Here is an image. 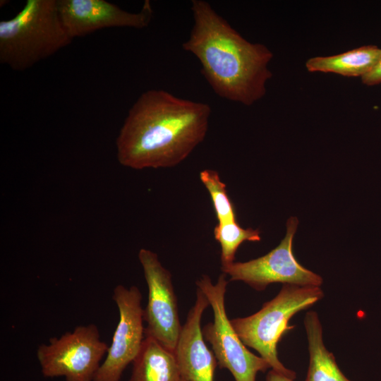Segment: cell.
Listing matches in <instances>:
<instances>
[{"instance_id": "obj_17", "label": "cell", "mask_w": 381, "mask_h": 381, "mask_svg": "<svg viewBox=\"0 0 381 381\" xmlns=\"http://www.w3.org/2000/svg\"><path fill=\"white\" fill-rule=\"evenodd\" d=\"M363 84L372 86L381 83V58L375 66L366 75L361 78Z\"/></svg>"}, {"instance_id": "obj_5", "label": "cell", "mask_w": 381, "mask_h": 381, "mask_svg": "<svg viewBox=\"0 0 381 381\" xmlns=\"http://www.w3.org/2000/svg\"><path fill=\"white\" fill-rule=\"evenodd\" d=\"M229 282L226 274L219 275L215 284L207 274L196 282L211 306L214 320L202 329L204 339L208 341L220 368H226L236 381H255L258 373L266 372L270 366L261 356L250 352L234 330L225 308V294Z\"/></svg>"}, {"instance_id": "obj_7", "label": "cell", "mask_w": 381, "mask_h": 381, "mask_svg": "<svg viewBox=\"0 0 381 381\" xmlns=\"http://www.w3.org/2000/svg\"><path fill=\"white\" fill-rule=\"evenodd\" d=\"M298 224L296 217H290L286 235L275 248L256 259L222 265V271L230 277V281L243 282L257 291H263L272 283L320 286L322 277L303 267L293 254V239Z\"/></svg>"}, {"instance_id": "obj_16", "label": "cell", "mask_w": 381, "mask_h": 381, "mask_svg": "<svg viewBox=\"0 0 381 381\" xmlns=\"http://www.w3.org/2000/svg\"><path fill=\"white\" fill-rule=\"evenodd\" d=\"M200 179L210 194L218 222L236 221L234 205L218 172L212 169L202 170Z\"/></svg>"}, {"instance_id": "obj_8", "label": "cell", "mask_w": 381, "mask_h": 381, "mask_svg": "<svg viewBox=\"0 0 381 381\" xmlns=\"http://www.w3.org/2000/svg\"><path fill=\"white\" fill-rule=\"evenodd\" d=\"M138 259L148 289L143 314L145 336L174 351L182 325L171 274L162 265L157 254L150 250L141 248Z\"/></svg>"}, {"instance_id": "obj_2", "label": "cell", "mask_w": 381, "mask_h": 381, "mask_svg": "<svg viewBox=\"0 0 381 381\" xmlns=\"http://www.w3.org/2000/svg\"><path fill=\"white\" fill-rule=\"evenodd\" d=\"M190 8L193 25L182 47L198 59L214 92L246 106L263 97L272 52L246 40L207 1L193 0Z\"/></svg>"}, {"instance_id": "obj_13", "label": "cell", "mask_w": 381, "mask_h": 381, "mask_svg": "<svg viewBox=\"0 0 381 381\" xmlns=\"http://www.w3.org/2000/svg\"><path fill=\"white\" fill-rule=\"evenodd\" d=\"M380 58L381 48L367 45L337 55L310 58L306 62V67L310 72L362 78L375 66Z\"/></svg>"}, {"instance_id": "obj_6", "label": "cell", "mask_w": 381, "mask_h": 381, "mask_svg": "<svg viewBox=\"0 0 381 381\" xmlns=\"http://www.w3.org/2000/svg\"><path fill=\"white\" fill-rule=\"evenodd\" d=\"M109 346L95 324L80 325L40 345L37 357L45 377L66 381H93Z\"/></svg>"}, {"instance_id": "obj_3", "label": "cell", "mask_w": 381, "mask_h": 381, "mask_svg": "<svg viewBox=\"0 0 381 381\" xmlns=\"http://www.w3.org/2000/svg\"><path fill=\"white\" fill-rule=\"evenodd\" d=\"M57 0H27L13 18L0 22V62L25 71L71 43Z\"/></svg>"}, {"instance_id": "obj_19", "label": "cell", "mask_w": 381, "mask_h": 381, "mask_svg": "<svg viewBox=\"0 0 381 381\" xmlns=\"http://www.w3.org/2000/svg\"><path fill=\"white\" fill-rule=\"evenodd\" d=\"M181 381H186V380H185L184 379L182 378Z\"/></svg>"}, {"instance_id": "obj_11", "label": "cell", "mask_w": 381, "mask_h": 381, "mask_svg": "<svg viewBox=\"0 0 381 381\" xmlns=\"http://www.w3.org/2000/svg\"><path fill=\"white\" fill-rule=\"evenodd\" d=\"M209 306L205 295L197 288L195 302L182 325L174 350L181 377L186 381H214L217 362L205 344L201 329L202 316Z\"/></svg>"}, {"instance_id": "obj_10", "label": "cell", "mask_w": 381, "mask_h": 381, "mask_svg": "<svg viewBox=\"0 0 381 381\" xmlns=\"http://www.w3.org/2000/svg\"><path fill=\"white\" fill-rule=\"evenodd\" d=\"M57 4L61 21L73 40L104 28L143 29L153 17L148 0L138 13L128 12L105 0H57Z\"/></svg>"}, {"instance_id": "obj_18", "label": "cell", "mask_w": 381, "mask_h": 381, "mask_svg": "<svg viewBox=\"0 0 381 381\" xmlns=\"http://www.w3.org/2000/svg\"><path fill=\"white\" fill-rule=\"evenodd\" d=\"M265 381H294V380L272 369L267 373Z\"/></svg>"}, {"instance_id": "obj_15", "label": "cell", "mask_w": 381, "mask_h": 381, "mask_svg": "<svg viewBox=\"0 0 381 381\" xmlns=\"http://www.w3.org/2000/svg\"><path fill=\"white\" fill-rule=\"evenodd\" d=\"M214 236L221 246L222 265L234 262L236 251L244 241L258 242L261 239L259 229H244L237 221L218 222Z\"/></svg>"}, {"instance_id": "obj_4", "label": "cell", "mask_w": 381, "mask_h": 381, "mask_svg": "<svg viewBox=\"0 0 381 381\" xmlns=\"http://www.w3.org/2000/svg\"><path fill=\"white\" fill-rule=\"evenodd\" d=\"M323 296L320 286L285 284L257 313L234 318L231 323L242 342L257 351L272 370L294 380L295 372L285 368L278 358L277 344L285 332L294 328L289 325L291 318Z\"/></svg>"}, {"instance_id": "obj_9", "label": "cell", "mask_w": 381, "mask_h": 381, "mask_svg": "<svg viewBox=\"0 0 381 381\" xmlns=\"http://www.w3.org/2000/svg\"><path fill=\"white\" fill-rule=\"evenodd\" d=\"M119 320L93 381H120L126 368L135 360L145 339L142 294L135 286L117 285L113 293Z\"/></svg>"}, {"instance_id": "obj_12", "label": "cell", "mask_w": 381, "mask_h": 381, "mask_svg": "<svg viewBox=\"0 0 381 381\" xmlns=\"http://www.w3.org/2000/svg\"><path fill=\"white\" fill-rule=\"evenodd\" d=\"M181 379L174 351L145 337L133 361L129 381H181Z\"/></svg>"}, {"instance_id": "obj_1", "label": "cell", "mask_w": 381, "mask_h": 381, "mask_svg": "<svg viewBox=\"0 0 381 381\" xmlns=\"http://www.w3.org/2000/svg\"><path fill=\"white\" fill-rule=\"evenodd\" d=\"M210 114L207 104L164 90L142 93L117 136L119 162L136 170L178 165L205 139Z\"/></svg>"}, {"instance_id": "obj_14", "label": "cell", "mask_w": 381, "mask_h": 381, "mask_svg": "<svg viewBox=\"0 0 381 381\" xmlns=\"http://www.w3.org/2000/svg\"><path fill=\"white\" fill-rule=\"evenodd\" d=\"M304 326L309 352L306 381H350L340 370L333 353L325 346L322 327L316 312L306 313Z\"/></svg>"}]
</instances>
